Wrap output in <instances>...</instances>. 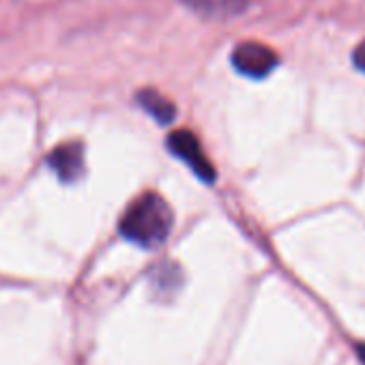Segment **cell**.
Here are the masks:
<instances>
[{
    "instance_id": "obj_1",
    "label": "cell",
    "mask_w": 365,
    "mask_h": 365,
    "mask_svg": "<svg viewBox=\"0 0 365 365\" xmlns=\"http://www.w3.org/2000/svg\"><path fill=\"white\" fill-rule=\"evenodd\" d=\"M174 224V213L170 205L155 192H146L138 196L120 217L118 230L120 235L140 245V247H157L161 245Z\"/></svg>"
},
{
    "instance_id": "obj_2",
    "label": "cell",
    "mask_w": 365,
    "mask_h": 365,
    "mask_svg": "<svg viewBox=\"0 0 365 365\" xmlns=\"http://www.w3.org/2000/svg\"><path fill=\"white\" fill-rule=\"evenodd\" d=\"M168 148H170L178 159L185 161L202 180H209V182L215 180V168H213V163L209 161V157L205 155V150H202L198 138H196L192 131H187V129H178V131L170 133V138H168Z\"/></svg>"
},
{
    "instance_id": "obj_3",
    "label": "cell",
    "mask_w": 365,
    "mask_h": 365,
    "mask_svg": "<svg viewBox=\"0 0 365 365\" xmlns=\"http://www.w3.org/2000/svg\"><path fill=\"white\" fill-rule=\"evenodd\" d=\"M232 65L250 78H264L277 65V54L264 43L243 41L232 50Z\"/></svg>"
},
{
    "instance_id": "obj_4",
    "label": "cell",
    "mask_w": 365,
    "mask_h": 365,
    "mask_svg": "<svg viewBox=\"0 0 365 365\" xmlns=\"http://www.w3.org/2000/svg\"><path fill=\"white\" fill-rule=\"evenodd\" d=\"M48 165L63 182L78 180L84 172V146L80 142H65L56 146L48 155Z\"/></svg>"
},
{
    "instance_id": "obj_5",
    "label": "cell",
    "mask_w": 365,
    "mask_h": 365,
    "mask_svg": "<svg viewBox=\"0 0 365 365\" xmlns=\"http://www.w3.org/2000/svg\"><path fill=\"white\" fill-rule=\"evenodd\" d=\"M182 3L205 18L222 20V18H232L241 14L247 7L250 0H182Z\"/></svg>"
},
{
    "instance_id": "obj_6",
    "label": "cell",
    "mask_w": 365,
    "mask_h": 365,
    "mask_svg": "<svg viewBox=\"0 0 365 365\" xmlns=\"http://www.w3.org/2000/svg\"><path fill=\"white\" fill-rule=\"evenodd\" d=\"M138 101H140V106H142L155 120H159V123H163V125L170 123V120L176 116L174 103H172L168 97H163L161 93L153 91V88L140 91V93H138Z\"/></svg>"
},
{
    "instance_id": "obj_7",
    "label": "cell",
    "mask_w": 365,
    "mask_h": 365,
    "mask_svg": "<svg viewBox=\"0 0 365 365\" xmlns=\"http://www.w3.org/2000/svg\"><path fill=\"white\" fill-rule=\"evenodd\" d=\"M352 61H354L356 69L365 71V39L354 48V52H352Z\"/></svg>"
},
{
    "instance_id": "obj_8",
    "label": "cell",
    "mask_w": 365,
    "mask_h": 365,
    "mask_svg": "<svg viewBox=\"0 0 365 365\" xmlns=\"http://www.w3.org/2000/svg\"><path fill=\"white\" fill-rule=\"evenodd\" d=\"M356 354H359L361 363L365 365V344H356Z\"/></svg>"
}]
</instances>
